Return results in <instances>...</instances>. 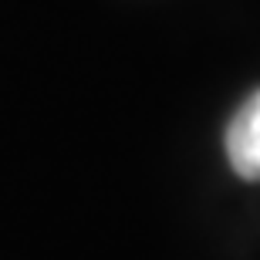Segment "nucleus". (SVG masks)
Segmentation results:
<instances>
[{
    "mask_svg": "<svg viewBox=\"0 0 260 260\" xmlns=\"http://www.w3.org/2000/svg\"><path fill=\"white\" fill-rule=\"evenodd\" d=\"M226 159L240 179H260V91H253L226 125Z\"/></svg>",
    "mask_w": 260,
    "mask_h": 260,
    "instance_id": "1",
    "label": "nucleus"
}]
</instances>
